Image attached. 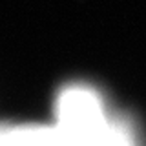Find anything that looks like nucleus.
Masks as SVG:
<instances>
[{"mask_svg": "<svg viewBox=\"0 0 146 146\" xmlns=\"http://www.w3.org/2000/svg\"><path fill=\"white\" fill-rule=\"evenodd\" d=\"M57 128L70 146H104L115 122L108 119L102 95L88 84L64 86L55 102Z\"/></svg>", "mask_w": 146, "mask_h": 146, "instance_id": "f257e3e1", "label": "nucleus"}]
</instances>
